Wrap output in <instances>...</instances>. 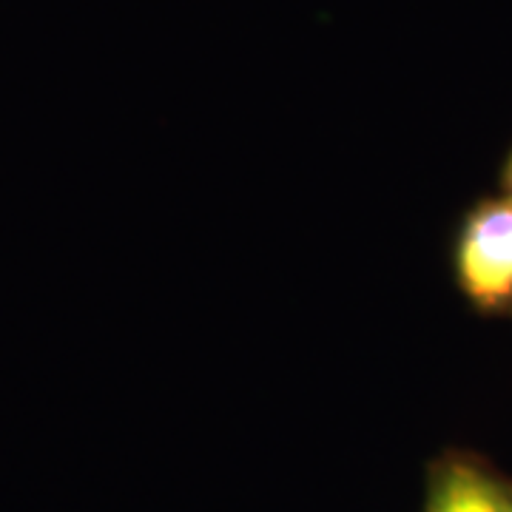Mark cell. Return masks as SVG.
Wrapping results in <instances>:
<instances>
[{"label": "cell", "mask_w": 512, "mask_h": 512, "mask_svg": "<svg viewBox=\"0 0 512 512\" xmlns=\"http://www.w3.org/2000/svg\"><path fill=\"white\" fill-rule=\"evenodd\" d=\"M427 512H512V487L476 461L453 458L433 476Z\"/></svg>", "instance_id": "cell-2"}, {"label": "cell", "mask_w": 512, "mask_h": 512, "mask_svg": "<svg viewBox=\"0 0 512 512\" xmlns=\"http://www.w3.org/2000/svg\"><path fill=\"white\" fill-rule=\"evenodd\" d=\"M450 268L461 299L487 319H512V200H476L456 225Z\"/></svg>", "instance_id": "cell-1"}, {"label": "cell", "mask_w": 512, "mask_h": 512, "mask_svg": "<svg viewBox=\"0 0 512 512\" xmlns=\"http://www.w3.org/2000/svg\"><path fill=\"white\" fill-rule=\"evenodd\" d=\"M501 188H504V194L512 200V148L510 154H507V160L501 165Z\"/></svg>", "instance_id": "cell-3"}]
</instances>
